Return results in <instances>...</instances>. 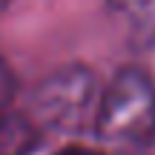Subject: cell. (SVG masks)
<instances>
[{"mask_svg": "<svg viewBox=\"0 0 155 155\" xmlns=\"http://www.w3.org/2000/svg\"><path fill=\"white\" fill-rule=\"evenodd\" d=\"M98 109V81L86 66H66L49 75L32 95V118L40 129L72 132Z\"/></svg>", "mask_w": 155, "mask_h": 155, "instance_id": "cell-2", "label": "cell"}, {"mask_svg": "<svg viewBox=\"0 0 155 155\" xmlns=\"http://www.w3.org/2000/svg\"><path fill=\"white\" fill-rule=\"evenodd\" d=\"M106 9L132 49L155 46V0H106Z\"/></svg>", "mask_w": 155, "mask_h": 155, "instance_id": "cell-3", "label": "cell"}, {"mask_svg": "<svg viewBox=\"0 0 155 155\" xmlns=\"http://www.w3.org/2000/svg\"><path fill=\"white\" fill-rule=\"evenodd\" d=\"M15 92H17V78H15V72H12V66L0 58V112L9 109Z\"/></svg>", "mask_w": 155, "mask_h": 155, "instance_id": "cell-5", "label": "cell"}, {"mask_svg": "<svg viewBox=\"0 0 155 155\" xmlns=\"http://www.w3.org/2000/svg\"><path fill=\"white\" fill-rule=\"evenodd\" d=\"M95 132L112 144L141 141L155 132V83L138 66L121 69L98 95Z\"/></svg>", "mask_w": 155, "mask_h": 155, "instance_id": "cell-1", "label": "cell"}, {"mask_svg": "<svg viewBox=\"0 0 155 155\" xmlns=\"http://www.w3.org/2000/svg\"><path fill=\"white\" fill-rule=\"evenodd\" d=\"M9 6H12V0H0V12H6Z\"/></svg>", "mask_w": 155, "mask_h": 155, "instance_id": "cell-7", "label": "cell"}, {"mask_svg": "<svg viewBox=\"0 0 155 155\" xmlns=\"http://www.w3.org/2000/svg\"><path fill=\"white\" fill-rule=\"evenodd\" d=\"M38 144V127L26 115L0 112V155H29Z\"/></svg>", "mask_w": 155, "mask_h": 155, "instance_id": "cell-4", "label": "cell"}, {"mask_svg": "<svg viewBox=\"0 0 155 155\" xmlns=\"http://www.w3.org/2000/svg\"><path fill=\"white\" fill-rule=\"evenodd\" d=\"M55 155H104V152H101V150H92V147H78V144H72V147L58 150Z\"/></svg>", "mask_w": 155, "mask_h": 155, "instance_id": "cell-6", "label": "cell"}]
</instances>
